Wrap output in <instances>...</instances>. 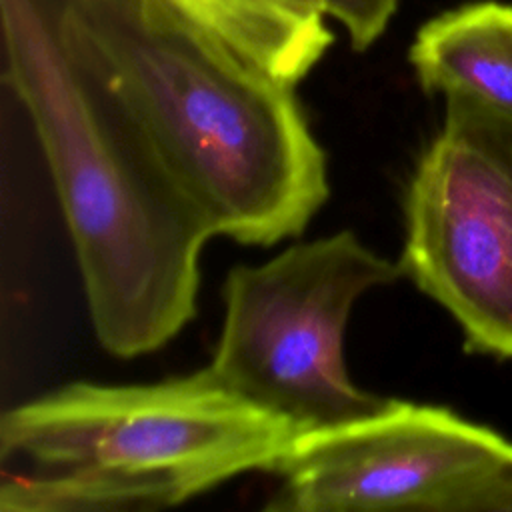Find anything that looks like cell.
<instances>
[{"label":"cell","mask_w":512,"mask_h":512,"mask_svg":"<svg viewBox=\"0 0 512 512\" xmlns=\"http://www.w3.org/2000/svg\"><path fill=\"white\" fill-rule=\"evenodd\" d=\"M122 100L214 236L272 246L324 206L294 86L172 0H30Z\"/></svg>","instance_id":"obj_1"},{"label":"cell","mask_w":512,"mask_h":512,"mask_svg":"<svg viewBox=\"0 0 512 512\" xmlns=\"http://www.w3.org/2000/svg\"><path fill=\"white\" fill-rule=\"evenodd\" d=\"M300 430L208 368L150 384L72 382L0 420L2 512H150L272 472Z\"/></svg>","instance_id":"obj_3"},{"label":"cell","mask_w":512,"mask_h":512,"mask_svg":"<svg viewBox=\"0 0 512 512\" xmlns=\"http://www.w3.org/2000/svg\"><path fill=\"white\" fill-rule=\"evenodd\" d=\"M4 84L50 168L104 350L148 354L196 314L214 236L134 116L30 0H0Z\"/></svg>","instance_id":"obj_2"},{"label":"cell","mask_w":512,"mask_h":512,"mask_svg":"<svg viewBox=\"0 0 512 512\" xmlns=\"http://www.w3.org/2000/svg\"><path fill=\"white\" fill-rule=\"evenodd\" d=\"M280 2L290 6L292 10H298L304 14H322L318 0H280Z\"/></svg>","instance_id":"obj_10"},{"label":"cell","mask_w":512,"mask_h":512,"mask_svg":"<svg viewBox=\"0 0 512 512\" xmlns=\"http://www.w3.org/2000/svg\"><path fill=\"white\" fill-rule=\"evenodd\" d=\"M270 512H512V440L444 406L388 398L300 430L272 468Z\"/></svg>","instance_id":"obj_6"},{"label":"cell","mask_w":512,"mask_h":512,"mask_svg":"<svg viewBox=\"0 0 512 512\" xmlns=\"http://www.w3.org/2000/svg\"><path fill=\"white\" fill-rule=\"evenodd\" d=\"M324 16L338 20L352 48H370L388 28L398 0H318Z\"/></svg>","instance_id":"obj_9"},{"label":"cell","mask_w":512,"mask_h":512,"mask_svg":"<svg viewBox=\"0 0 512 512\" xmlns=\"http://www.w3.org/2000/svg\"><path fill=\"white\" fill-rule=\"evenodd\" d=\"M274 78L296 86L332 44L324 14L280 0H172Z\"/></svg>","instance_id":"obj_8"},{"label":"cell","mask_w":512,"mask_h":512,"mask_svg":"<svg viewBox=\"0 0 512 512\" xmlns=\"http://www.w3.org/2000/svg\"><path fill=\"white\" fill-rule=\"evenodd\" d=\"M472 352L512 360V112L444 96L404 194L398 260Z\"/></svg>","instance_id":"obj_5"},{"label":"cell","mask_w":512,"mask_h":512,"mask_svg":"<svg viewBox=\"0 0 512 512\" xmlns=\"http://www.w3.org/2000/svg\"><path fill=\"white\" fill-rule=\"evenodd\" d=\"M420 86L512 112V4L478 0L420 26L408 50Z\"/></svg>","instance_id":"obj_7"},{"label":"cell","mask_w":512,"mask_h":512,"mask_svg":"<svg viewBox=\"0 0 512 512\" xmlns=\"http://www.w3.org/2000/svg\"><path fill=\"white\" fill-rule=\"evenodd\" d=\"M402 276L342 230L296 242L272 260L234 266L224 282V320L210 374L246 402L298 430L376 412L388 398L358 388L344 362L356 300Z\"/></svg>","instance_id":"obj_4"}]
</instances>
